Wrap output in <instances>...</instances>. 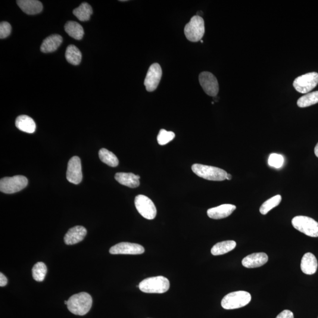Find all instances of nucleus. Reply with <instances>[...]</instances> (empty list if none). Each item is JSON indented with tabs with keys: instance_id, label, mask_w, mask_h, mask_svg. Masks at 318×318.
Segmentation results:
<instances>
[{
	"instance_id": "obj_1",
	"label": "nucleus",
	"mask_w": 318,
	"mask_h": 318,
	"mask_svg": "<svg viewBox=\"0 0 318 318\" xmlns=\"http://www.w3.org/2000/svg\"><path fill=\"white\" fill-rule=\"evenodd\" d=\"M67 308L76 316H83L89 313L93 304V299L88 293L80 292L75 294L67 301Z\"/></svg>"
},
{
	"instance_id": "obj_33",
	"label": "nucleus",
	"mask_w": 318,
	"mask_h": 318,
	"mask_svg": "<svg viewBox=\"0 0 318 318\" xmlns=\"http://www.w3.org/2000/svg\"><path fill=\"white\" fill-rule=\"evenodd\" d=\"M276 318H294V316L292 311L284 310L280 313Z\"/></svg>"
},
{
	"instance_id": "obj_14",
	"label": "nucleus",
	"mask_w": 318,
	"mask_h": 318,
	"mask_svg": "<svg viewBox=\"0 0 318 318\" xmlns=\"http://www.w3.org/2000/svg\"><path fill=\"white\" fill-rule=\"evenodd\" d=\"M87 235L85 227L76 226L68 230L64 236V242L68 245H72L82 242Z\"/></svg>"
},
{
	"instance_id": "obj_27",
	"label": "nucleus",
	"mask_w": 318,
	"mask_h": 318,
	"mask_svg": "<svg viewBox=\"0 0 318 318\" xmlns=\"http://www.w3.org/2000/svg\"><path fill=\"white\" fill-rule=\"evenodd\" d=\"M318 103V91L308 93L298 99L297 105L301 108L316 105Z\"/></svg>"
},
{
	"instance_id": "obj_10",
	"label": "nucleus",
	"mask_w": 318,
	"mask_h": 318,
	"mask_svg": "<svg viewBox=\"0 0 318 318\" xmlns=\"http://www.w3.org/2000/svg\"><path fill=\"white\" fill-rule=\"evenodd\" d=\"M199 83L205 92L209 96L215 97L219 91V86L216 77L208 71H204L199 75Z\"/></svg>"
},
{
	"instance_id": "obj_12",
	"label": "nucleus",
	"mask_w": 318,
	"mask_h": 318,
	"mask_svg": "<svg viewBox=\"0 0 318 318\" xmlns=\"http://www.w3.org/2000/svg\"><path fill=\"white\" fill-rule=\"evenodd\" d=\"M145 249L139 244L130 242H121L112 246L109 252L112 255H141Z\"/></svg>"
},
{
	"instance_id": "obj_17",
	"label": "nucleus",
	"mask_w": 318,
	"mask_h": 318,
	"mask_svg": "<svg viewBox=\"0 0 318 318\" xmlns=\"http://www.w3.org/2000/svg\"><path fill=\"white\" fill-rule=\"evenodd\" d=\"M17 3L21 10L29 15L39 14L43 8L42 3L37 0H18Z\"/></svg>"
},
{
	"instance_id": "obj_18",
	"label": "nucleus",
	"mask_w": 318,
	"mask_h": 318,
	"mask_svg": "<svg viewBox=\"0 0 318 318\" xmlns=\"http://www.w3.org/2000/svg\"><path fill=\"white\" fill-rule=\"evenodd\" d=\"M301 268L302 272L307 275L316 273L318 268V261L314 255L307 253L302 257Z\"/></svg>"
},
{
	"instance_id": "obj_6",
	"label": "nucleus",
	"mask_w": 318,
	"mask_h": 318,
	"mask_svg": "<svg viewBox=\"0 0 318 318\" xmlns=\"http://www.w3.org/2000/svg\"><path fill=\"white\" fill-rule=\"evenodd\" d=\"M292 224L294 228L308 236L318 237V222L313 218L298 216L293 218Z\"/></svg>"
},
{
	"instance_id": "obj_20",
	"label": "nucleus",
	"mask_w": 318,
	"mask_h": 318,
	"mask_svg": "<svg viewBox=\"0 0 318 318\" xmlns=\"http://www.w3.org/2000/svg\"><path fill=\"white\" fill-rule=\"evenodd\" d=\"M140 177L132 173H117L115 179L121 185L129 187L130 188H136L140 185Z\"/></svg>"
},
{
	"instance_id": "obj_25",
	"label": "nucleus",
	"mask_w": 318,
	"mask_h": 318,
	"mask_svg": "<svg viewBox=\"0 0 318 318\" xmlns=\"http://www.w3.org/2000/svg\"><path fill=\"white\" fill-rule=\"evenodd\" d=\"M73 14L81 21H87L93 14V9L88 3L83 2L79 7L74 9Z\"/></svg>"
},
{
	"instance_id": "obj_4",
	"label": "nucleus",
	"mask_w": 318,
	"mask_h": 318,
	"mask_svg": "<svg viewBox=\"0 0 318 318\" xmlns=\"http://www.w3.org/2000/svg\"><path fill=\"white\" fill-rule=\"evenodd\" d=\"M192 169L196 175L203 179L212 181H223L226 179L227 173L219 167L194 164Z\"/></svg>"
},
{
	"instance_id": "obj_29",
	"label": "nucleus",
	"mask_w": 318,
	"mask_h": 318,
	"mask_svg": "<svg viewBox=\"0 0 318 318\" xmlns=\"http://www.w3.org/2000/svg\"><path fill=\"white\" fill-rule=\"evenodd\" d=\"M48 268L43 263H37L33 267L32 275L33 279L37 282H42L45 279Z\"/></svg>"
},
{
	"instance_id": "obj_2",
	"label": "nucleus",
	"mask_w": 318,
	"mask_h": 318,
	"mask_svg": "<svg viewBox=\"0 0 318 318\" xmlns=\"http://www.w3.org/2000/svg\"><path fill=\"white\" fill-rule=\"evenodd\" d=\"M139 288L148 294H163L170 288L169 280L164 276L148 277L139 283Z\"/></svg>"
},
{
	"instance_id": "obj_19",
	"label": "nucleus",
	"mask_w": 318,
	"mask_h": 318,
	"mask_svg": "<svg viewBox=\"0 0 318 318\" xmlns=\"http://www.w3.org/2000/svg\"><path fill=\"white\" fill-rule=\"evenodd\" d=\"M63 38L58 34H53L45 40L42 43L40 50L44 53H49L57 51L61 43Z\"/></svg>"
},
{
	"instance_id": "obj_36",
	"label": "nucleus",
	"mask_w": 318,
	"mask_h": 318,
	"mask_svg": "<svg viewBox=\"0 0 318 318\" xmlns=\"http://www.w3.org/2000/svg\"><path fill=\"white\" fill-rule=\"evenodd\" d=\"M226 179L229 180H231L232 179L231 174L227 173L226 176Z\"/></svg>"
},
{
	"instance_id": "obj_37",
	"label": "nucleus",
	"mask_w": 318,
	"mask_h": 318,
	"mask_svg": "<svg viewBox=\"0 0 318 318\" xmlns=\"http://www.w3.org/2000/svg\"><path fill=\"white\" fill-rule=\"evenodd\" d=\"M67 302H68V301H64V304H65V305H67Z\"/></svg>"
},
{
	"instance_id": "obj_28",
	"label": "nucleus",
	"mask_w": 318,
	"mask_h": 318,
	"mask_svg": "<svg viewBox=\"0 0 318 318\" xmlns=\"http://www.w3.org/2000/svg\"><path fill=\"white\" fill-rule=\"evenodd\" d=\"M282 201V196L278 195L268 199L262 205L260 208V212L264 215L266 214L272 209L277 207Z\"/></svg>"
},
{
	"instance_id": "obj_5",
	"label": "nucleus",
	"mask_w": 318,
	"mask_h": 318,
	"mask_svg": "<svg viewBox=\"0 0 318 318\" xmlns=\"http://www.w3.org/2000/svg\"><path fill=\"white\" fill-rule=\"evenodd\" d=\"M205 32L204 20L198 15L193 16L185 27V36L190 42L200 41L204 37Z\"/></svg>"
},
{
	"instance_id": "obj_32",
	"label": "nucleus",
	"mask_w": 318,
	"mask_h": 318,
	"mask_svg": "<svg viewBox=\"0 0 318 318\" xmlns=\"http://www.w3.org/2000/svg\"><path fill=\"white\" fill-rule=\"evenodd\" d=\"M11 26L8 22L2 21L0 23V38L4 39L10 35Z\"/></svg>"
},
{
	"instance_id": "obj_23",
	"label": "nucleus",
	"mask_w": 318,
	"mask_h": 318,
	"mask_svg": "<svg viewBox=\"0 0 318 318\" xmlns=\"http://www.w3.org/2000/svg\"><path fill=\"white\" fill-rule=\"evenodd\" d=\"M236 243L234 241H226L217 243L211 249V253L214 256H219L228 253L236 248Z\"/></svg>"
},
{
	"instance_id": "obj_30",
	"label": "nucleus",
	"mask_w": 318,
	"mask_h": 318,
	"mask_svg": "<svg viewBox=\"0 0 318 318\" xmlns=\"http://www.w3.org/2000/svg\"><path fill=\"white\" fill-rule=\"evenodd\" d=\"M175 138V134L164 129H161L158 136V142L159 145L163 146L172 141Z\"/></svg>"
},
{
	"instance_id": "obj_15",
	"label": "nucleus",
	"mask_w": 318,
	"mask_h": 318,
	"mask_svg": "<svg viewBox=\"0 0 318 318\" xmlns=\"http://www.w3.org/2000/svg\"><path fill=\"white\" fill-rule=\"evenodd\" d=\"M236 206L224 204L211 208L207 211L208 216L213 219H221L230 216L236 210Z\"/></svg>"
},
{
	"instance_id": "obj_21",
	"label": "nucleus",
	"mask_w": 318,
	"mask_h": 318,
	"mask_svg": "<svg viewBox=\"0 0 318 318\" xmlns=\"http://www.w3.org/2000/svg\"><path fill=\"white\" fill-rule=\"evenodd\" d=\"M15 126L22 132L30 134L35 132L36 129V123L32 117L27 115L18 116L15 120Z\"/></svg>"
},
{
	"instance_id": "obj_7",
	"label": "nucleus",
	"mask_w": 318,
	"mask_h": 318,
	"mask_svg": "<svg viewBox=\"0 0 318 318\" xmlns=\"http://www.w3.org/2000/svg\"><path fill=\"white\" fill-rule=\"evenodd\" d=\"M28 179L24 176L5 177L0 180V191L7 194L20 192L26 188Z\"/></svg>"
},
{
	"instance_id": "obj_3",
	"label": "nucleus",
	"mask_w": 318,
	"mask_h": 318,
	"mask_svg": "<svg viewBox=\"0 0 318 318\" xmlns=\"http://www.w3.org/2000/svg\"><path fill=\"white\" fill-rule=\"evenodd\" d=\"M251 295L248 292H233L223 298L221 305L225 310H235L245 307L251 302Z\"/></svg>"
},
{
	"instance_id": "obj_38",
	"label": "nucleus",
	"mask_w": 318,
	"mask_h": 318,
	"mask_svg": "<svg viewBox=\"0 0 318 318\" xmlns=\"http://www.w3.org/2000/svg\"><path fill=\"white\" fill-rule=\"evenodd\" d=\"M201 43H204V42L202 41V40H201Z\"/></svg>"
},
{
	"instance_id": "obj_31",
	"label": "nucleus",
	"mask_w": 318,
	"mask_h": 318,
	"mask_svg": "<svg viewBox=\"0 0 318 318\" xmlns=\"http://www.w3.org/2000/svg\"><path fill=\"white\" fill-rule=\"evenodd\" d=\"M284 159L281 155L272 154L269 156L268 159V164L271 167H275L276 169H279L283 166Z\"/></svg>"
},
{
	"instance_id": "obj_11",
	"label": "nucleus",
	"mask_w": 318,
	"mask_h": 318,
	"mask_svg": "<svg viewBox=\"0 0 318 318\" xmlns=\"http://www.w3.org/2000/svg\"><path fill=\"white\" fill-rule=\"evenodd\" d=\"M162 76V70L160 65L154 63L149 67L146 75L144 85L146 90L149 92L155 91L160 82Z\"/></svg>"
},
{
	"instance_id": "obj_22",
	"label": "nucleus",
	"mask_w": 318,
	"mask_h": 318,
	"mask_svg": "<svg viewBox=\"0 0 318 318\" xmlns=\"http://www.w3.org/2000/svg\"><path fill=\"white\" fill-rule=\"evenodd\" d=\"M64 29L68 36L77 40H82L85 34L83 27L76 21H68L65 25Z\"/></svg>"
},
{
	"instance_id": "obj_9",
	"label": "nucleus",
	"mask_w": 318,
	"mask_h": 318,
	"mask_svg": "<svg viewBox=\"0 0 318 318\" xmlns=\"http://www.w3.org/2000/svg\"><path fill=\"white\" fill-rule=\"evenodd\" d=\"M318 84V73L312 72L296 78L293 86L297 92L307 93L314 89Z\"/></svg>"
},
{
	"instance_id": "obj_24",
	"label": "nucleus",
	"mask_w": 318,
	"mask_h": 318,
	"mask_svg": "<svg viewBox=\"0 0 318 318\" xmlns=\"http://www.w3.org/2000/svg\"><path fill=\"white\" fill-rule=\"evenodd\" d=\"M65 56L68 63L74 65H79L82 59V53L76 46L73 45L67 47Z\"/></svg>"
},
{
	"instance_id": "obj_16",
	"label": "nucleus",
	"mask_w": 318,
	"mask_h": 318,
	"mask_svg": "<svg viewBox=\"0 0 318 318\" xmlns=\"http://www.w3.org/2000/svg\"><path fill=\"white\" fill-rule=\"evenodd\" d=\"M268 261V256L263 252L254 253L247 256L242 261L243 266L246 268H256L263 266Z\"/></svg>"
},
{
	"instance_id": "obj_35",
	"label": "nucleus",
	"mask_w": 318,
	"mask_h": 318,
	"mask_svg": "<svg viewBox=\"0 0 318 318\" xmlns=\"http://www.w3.org/2000/svg\"><path fill=\"white\" fill-rule=\"evenodd\" d=\"M314 152L315 154H316V157L318 158V143H317L316 148H315Z\"/></svg>"
},
{
	"instance_id": "obj_8",
	"label": "nucleus",
	"mask_w": 318,
	"mask_h": 318,
	"mask_svg": "<svg viewBox=\"0 0 318 318\" xmlns=\"http://www.w3.org/2000/svg\"><path fill=\"white\" fill-rule=\"evenodd\" d=\"M135 204L136 210L145 219H154L157 216V208H156L154 202L147 196L142 195L137 196L135 200Z\"/></svg>"
},
{
	"instance_id": "obj_13",
	"label": "nucleus",
	"mask_w": 318,
	"mask_h": 318,
	"mask_svg": "<svg viewBox=\"0 0 318 318\" xmlns=\"http://www.w3.org/2000/svg\"><path fill=\"white\" fill-rule=\"evenodd\" d=\"M66 175L68 182L75 185H78L82 182V163L79 157H74L68 161Z\"/></svg>"
},
{
	"instance_id": "obj_34",
	"label": "nucleus",
	"mask_w": 318,
	"mask_h": 318,
	"mask_svg": "<svg viewBox=\"0 0 318 318\" xmlns=\"http://www.w3.org/2000/svg\"><path fill=\"white\" fill-rule=\"evenodd\" d=\"M8 280L2 273H0V286L3 287L7 285Z\"/></svg>"
},
{
	"instance_id": "obj_26",
	"label": "nucleus",
	"mask_w": 318,
	"mask_h": 318,
	"mask_svg": "<svg viewBox=\"0 0 318 318\" xmlns=\"http://www.w3.org/2000/svg\"><path fill=\"white\" fill-rule=\"evenodd\" d=\"M99 158L104 163L111 167H116L118 164V160L113 153L108 151L107 149H102L99 152Z\"/></svg>"
}]
</instances>
